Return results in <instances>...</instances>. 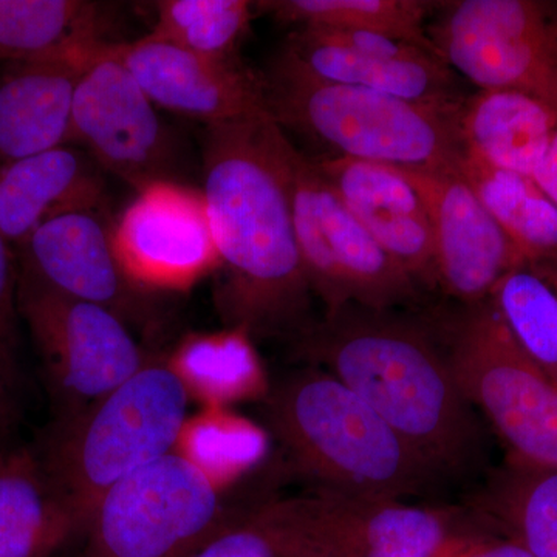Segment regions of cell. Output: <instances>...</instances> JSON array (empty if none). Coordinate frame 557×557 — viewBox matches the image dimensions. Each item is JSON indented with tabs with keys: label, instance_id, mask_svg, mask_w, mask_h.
<instances>
[{
	"label": "cell",
	"instance_id": "8992f818",
	"mask_svg": "<svg viewBox=\"0 0 557 557\" xmlns=\"http://www.w3.org/2000/svg\"><path fill=\"white\" fill-rule=\"evenodd\" d=\"M431 318L458 386L512 456L557 468V387L520 347L493 300L432 311Z\"/></svg>",
	"mask_w": 557,
	"mask_h": 557
},
{
	"label": "cell",
	"instance_id": "d6986e66",
	"mask_svg": "<svg viewBox=\"0 0 557 557\" xmlns=\"http://www.w3.org/2000/svg\"><path fill=\"white\" fill-rule=\"evenodd\" d=\"M302 498L322 557L346 552L357 557H435L448 541L445 518L435 509L324 491Z\"/></svg>",
	"mask_w": 557,
	"mask_h": 557
},
{
	"label": "cell",
	"instance_id": "5b68a950",
	"mask_svg": "<svg viewBox=\"0 0 557 557\" xmlns=\"http://www.w3.org/2000/svg\"><path fill=\"white\" fill-rule=\"evenodd\" d=\"M265 110L330 150L327 157L395 170L458 172L467 157L460 108H435L359 87L319 83L271 69L262 73Z\"/></svg>",
	"mask_w": 557,
	"mask_h": 557
},
{
	"label": "cell",
	"instance_id": "44dd1931",
	"mask_svg": "<svg viewBox=\"0 0 557 557\" xmlns=\"http://www.w3.org/2000/svg\"><path fill=\"white\" fill-rule=\"evenodd\" d=\"M469 152L498 170L533 177L557 131V112L516 90H479L460 112Z\"/></svg>",
	"mask_w": 557,
	"mask_h": 557
},
{
	"label": "cell",
	"instance_id": "52a82bcc",
	"mask_svg": "<svg viewBox=\"0 0 557 557\" xmlns=\"http://www.w3.org/2000/svg\"><path fill=\"white\" fill-rule=\"evenodd\" d=\"M226 491L177 453L110 487L73 557H186L230 525Z\"/></svg>",
	"mask_w": 557,
	"mask_h": 557
},
{
	"label": "cell",
	"instance_id": "e0dca14e",
	"mask_svg": "<svg viewBox=\"0 0 557 557\" xmlns=\"http://www.w3.org/2000/svg\"><path fill=\"white\" fill-rule=\"evenodd\" d=\"M313 161L348 211L418 287H438L434 228L416 186L383 164L327 156Z\"/></svg>",
	"mask_w": 557,
	"mask_h": 557
},
{
	"label": "cell",
	"instance_id": "603a6c76",
	"mask_svg": "<svg viewBox=\"0 0 557 557\" xmlns=\"http://www.w3.org/2000/svg\"><path fill=\"white\" fill-rule=\"evenodd\" d=\"M166 359L201 408H231L244 399L263 398L270 388L244 330L189 333Z\"/></svg>",
	"mask_w": 557,
	"mask_h": 557
},
{
	"label": "cell",
	"instance_id": "4316f807",
	"mask_svg": "<svg viewBox=\"0 0 557 557\" xmlns=\"http://www.w3.org/2000/svg\"><path fill=\"white\" fill-rule=\"evenodd\" d=\"M256 10L282 24L329 30L375 33L405 40L437 54L429 39L428 21L443 2L432 0H267ZM438 57V54H437Z\"/></svg>",
	"mask_w": 557,
	"mask_h": 557
},
{
	"label": "cell",
	"instance_id": "30bf717a",
	"mask_svg": "<svg viewBox=\"0 0 557 557\" xmlns=\"http://www.w3.org/2000/svg\"><path fill=\"white\" fill-rule=\"evenodd\" d=\"M17 313L38 348L57 418L89 408L150 358L112 310L61 295L21 274Z\"/></svg>",
	"mask_w": 557,
	"mask_h": 557
},
{
	"label": "cell",
	"instance_id": "277c9868",
	"mask_svg": "<svg viewBox=\"0 0 557 557\" xmlns=\"http://www.w3.org/2000/svg\"><path fill=\"white\" fill-rule=\"evenodd\" d=\"M189 401L166 357H150L89 408L54 418L36 454L72 511L78 537L110 487L174 453Z\"/></svg>",
	"mask_w": 557,
	"mask_h": 557
},
{
	"label": "cell",
	"instance_id": "4fadbf2b",
	"mask_svg": "<svg viewBox=\"0 0 557 557\" xmlns=\"http://www.w3.org/2000/svg\"><path fill=\"white\" fill-rule=\"evenodd\" d=\"M115 247L141 292H185L219 267L203 190L175 182L138 190L115 223Z\"/></svg>",
	"mask_w": 557,
	"mask_h": 557
},
{
	"label": "cell",
	"instance_id": "7402d4cb",
	"mask_svg": "<svg viewBox=\"0 0 557 557\" xmlns=\"http://www.w3.org/2000/svg\"><path fill=\"white\" fill-rule=\"evenodd\" d=\"M78 525L30 449L0 453V557H51Z\"/></svg>",
	"mask_w": 557,
	"mask_h": 557
},
{
	"label": "cell",
	"instance_id": "4dcf8cb0",
	"mask_svg": "<svg viewBox=\"0 0 557 557\" xmlns=\"http://www.w3.org/2000/svg\"><path fill=\"white\" fill-rule=\"evenodd\" d=\"M512 336L557 387V293L533 265L512 270L491 295Z\"/></svg>",
	"mask_w": 557,
	"mask_h": 557
},
{
	"label": "cell",
	"instance_id": "3957f363",
	"mask_svg": "<svg viewBox=\"0 0 557 557\" xmlns=\"http://www.w3.org/2000/svg\"><path fill=\"white\" fill-rule=\"evenodd\" d=\"M271 434L318 491L401 502L445 480L368 403L325 370L288 373L263 397Z\"/></svg>",
	"mask_w": 557,
	"mask_h": 557
},
{
	"label": "cell",
	"instance_id": "2e32d148",
	"mask_svg": "<svg viewBox=\"0 0 557 557\" xmlns=\"http://www.w3.org/2000/svg\"><path fill=\"white\" fill-rule=\"evenodd\" d=\"M104 53L129 70L156 108L207 127L265 112L263 75L240 60H208L150 35L110 42Z\"/></svg>",
	"mask_w": 557,
	"mask_h": 557
},
{
	"label": "cell",
	"instance_id": "836d02e7",
	"mask_svg": "<svg viewBox=\"0 0 557 557\" xmlns=\"http://www.w3.org/2000/svg\"><path fill=\"white\" fill-rule=\"evenodd\" d=\"M456 557H533V555L515 542V544L486 545V547L469 549Z\"/></svg>",
	"mask_w": 557,
	"mask_h": 557
},
{
	"label": "cell",
	"instance_id": "d6a6232c",
	"mask_svg": "<svg viewBox=\"0 0 557 557\" xmlns=\"http://www.w3.org/2000/svg\"><path fill=\"white\" fill-rule=\"evenodd\" d=\"M531 178L557 208V131L547 156Z\"/></svg>",
	"mask_w": 557,
	"mask_h": 557
},
{
	"label": "cell",
	"instance_id": "cb8c5ba5",
	"mask_svg": "<svg viewBox=\"0 0 557 557\" xmlns=\"http://www.w3.org/2000/svg\"><path fill=\"white\" fill-rule=\"evenodd\" d=\"M100 3L84 0H0V61L62 57L97 49L102 32Z\"/></svg>",
	"mask_w": 557,
	"mask_h": 557
},
{
	"label": "cell",
	"instance_id": "8d00e7d4",
	"mask_svg": "<svg viewBox=\"0 0 557 557\" xmlns=\"http://www.w3.org/2000/svg\"><path fill=\"white\" fill-rule=\"evenodd\" d=\"M534 269H537L539 273L542 274L555 292L557 293V263H552V265H533Z\"/></svg>",
	"mask_w": 557,
	"mask_h": 557
},
{
	"label": "cell",
	"instance_id": "ffe728a7",
	"mask_svg": "<svg viewBox=\"0 0 557 557\" xmlns=\"http://www.w3.org/2000/svg\"><path fill=\"white\" fill-rule=\"evenodd\" d=\"M101 168L75 145L46 150L0 171V233L14 252L47 220L101 209Z\"/></svg>",
	"mask_w": 557,
	"mask_h": 557
},
{
	"label": "cell",
	"instance_id": "9c48e42d",
	"mask_svg": "<svg viewBox=\"0 0 557 557\" xmlns=\"http://www.w3.org/2000/svg\"><path fill=\"white\" fill-rule=\"evenodd\" d=\"M429 39L461 78L480 90H516L557 112V2H443Z\"/></svg>",
	"mask_w": 557,
	"mask_h": 557
},
{
	"label": "cell",
	"instance_id": "ba28073f",
	"mask_svg": "<svg viewBox=\"0 0 557 557\" xmlns=\"http://www.w3.org/2000/svg\"><path fill=\"white\" fill-rule=\"evenodd\" d=\"M293 220L304 271L324 314L346 306L410 309L420 287L339 199L313 159L288 149Z\"/></svg>",
	"mask_w": 557,
	"mask_h": 557
},
{
	"label": "cell",
	"instance_id": "d590c367",
	"mask_svg": "<svg viewBox=\"0 0 557 557\" xmlns=\"http://www.w3.org/2000/svg\"><path fill=\"white\" fill-rule=\"evenodd\" d=\"M14 376L13 347L0 343V380L9 381Z\"/></svg>",
	"mask_w": 557,
	"mask_h": 557
},
{
	"label": "cell",
	"instance_id": "9a60e30c",
	"mask_svg": "<svg viewBox=\"0 0 557 557\" xmlns=\"http://www.w3.org/2000/svg\"><path fill=\"white\" fill-rule=\"evenodd\" d=\"M17 274L44 287L146 319L143 292L132 284L115 247V223L104 209L65 212L47 220L14 252Z\"/></svg>",
	"mask_w": 557,
	"mask_h": 557
},
{
	"label": "cell",
	"instance_id": "f546056e",
	"mask_svg": "<svg viewBox=\"0 0 557 557\" xmlns=\"http://www.w3.org/2000/svg\"><path fill=\"white\" fill-rule=\"evenodd\" d=\"M186 557H321L299 497L273 500L237 516Z\"/></svg>",
	"mask_w": 557,
	"mask_h": 557
},
{
	"label": "cell",
	"instance_id": "7c38bea8",
	"mask_svg": "<svg viewBox=\"0 0 557 557\" xmlns=\"http://www.w3.org/2000/svg\"><path fill=\"white\" fill-rule=\"evenodd\" d=\"M104 47L76 87L70 145L137 190L172 182L170 131L129 70Z\"/></svg>",
	"mask_w": 557,
	"mask_h": 557
},
{
	"label": "cell",
	"instance_id": "484cf974",
	"mask_svg": "<svg viewBox=\"0 0 557 557\" xmlns=\"http://www.w3.org/2000/svg\"><path fill=\"white\" fill-rule=\"evenodd\" d=\"M471 505L515 531L516 544L533 557H557V468L511 454Z\"/></svg>",
	"mask_w": 557,
	"mask_h": 557
},
{
	"label": "cell",
	"instance_id": "d4e9b609",
	"mask_svg": "<svg viewBox=\"0 0 557 557\" xmlns=\"http://www.w3.org/2000/svg\"><path fill=\"white\" fill-rule=\"evenodd\" d=\"M458 174L528 265L557 263V208L533 178L491 166L469 150Z\"/></svg>",
	"mask_w": 557,
	"mask_h": 557
},
{
	"label": "cell",
	"instance_id": "f1b7e54d",
	"mask_svg": "<svg viewBox=\"0 0 557 557\" xmlns=\"http://www.w3.org/2000/svg\"><path fill=\"white\" fill-rule=\"evenodd\" d=\"M150 36L214 61L240 60L255 3L247 0H161Z\"/></svg>",
	"mask_w": 557,
	"mask_h": 557
},
{
	"label": "cell",
	"instance_id": "e575fe53",
	"mask_svg": "<svg viewBox=\"0 0 557 557\" xmlns=\"http://www.w3.org/2000/svg\"><path fill=\"white\" fill-rule=\"evenodd\" d=\"M10 384L7 381L0 380V437H2L5 429L9 428L11 420Z\"/></svg>",
	"mask_w": 557,
	"mask_h": 557
},
{
	"label": "cell",
	"instance_id": "ac0fdd59",
	"mask_svg": "<svg viewBox=\"0 0 557 557\" xmlns=\"http://www.w3.org/2000/svg\"><path fill=\"white\" fill-rule=\"evenodd\" d=\"M104 46L42 60L7 62L0 72V171L27 157L70 145L76 87Z\"/></svg>",
	"mask_w": 557,
	"mask_h": 557
},
{
	"label": "cell",
	"instance_id": "5bb4252c",
	"mask_svg": "<svg viewBox=\"0 0 557 557\" xmlns=\"http://www.w3.org/2000/svg\"><path fill=\"white\" fill-rule=\"evenodd\" d=\"M398 171L426 201L434 228L438 288L446 296L461 306L482 302L508 273L528 265L458 172Z\"/></svg>",
	"mask_w": 557,
	"mask_h": 557
},
{
	"label": "cell",
	"instance_id": "7a4b0ae2",
	"mask_svg": "<svg viewBox=\"0 0 557 557\" xmlns=\"http://www.w3.org/2000/svg\"><path fill=\"white\" fill-rule=\"evenodd\" d=\"M292 346L296 358L368 403L443 480L479 467L482 426L431 314L346 306L314 321Z\"/></svg>",
	"mask_w": 557,
	"mask_h": 557
},
{
	"label": "cell",
	"instance_id": "6da1fadb",
	"mask_svg": "<svg viewBox=\"0 0 557 557\" xmlns=\"http://www.w3.org/2000/svg\"><path fill=\"white\" fill-rule=\"evenodd\" d=\"M289 141L269 113L207 127L203 196L228 329L289 343L313 324L288 182Z\"/></svg>",
	"mask_w": 557,
	"mask_h": 557
},
{
	"label": "cell",
	"instance_id": "83f0119b",
	"mask_svg": "<svg viewBox=\"0 0 557 557\" xmlns=\"http://www.w3.org/2000/svg\"><path fill=\"white\" fill-rule=\"evenodd\" d=\"M267 449V432L248 418L230 408H201L186 418L174 453L226 491L258 467Z\"/></svg>",
	"mask_w": 557,
	"mask_h": 557
},
{
	"label": "cell",
	"instance_id": "8fae6325",
	"mask_svg": "<svg viewBox=\"0 0 557 557\" xmlns=\"http://www.w3.org/2000/svg\"><path fill=\"white\" fill-rule=\"evenodd\" d=\"M271 69L435 108H460L468 98L437 54L375 33L300 27L285 39Z\"/></svg>",
	"mask_w": 557,
	"mask_h": 557
},
{
	"label": "cell",
	"instance_id": "1f68e13d",
	"mask_svg": "<svg viewBox=\"0 0 557 557\" xmlns=\"http://www.w3.org/2000/svg\"><path fill=\"white\" fill-rule=\"evenodd\" d=\"M17 314V260L0 233V343L13 347Z\"/></svg>",
	"mask_w": 557,
	"mask_h": 557
}]
</instances>
